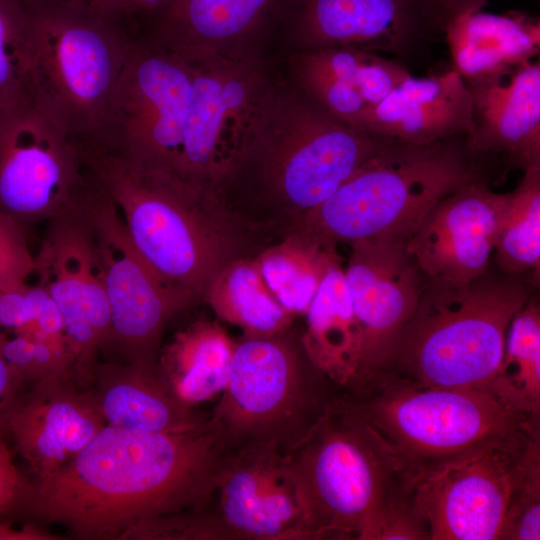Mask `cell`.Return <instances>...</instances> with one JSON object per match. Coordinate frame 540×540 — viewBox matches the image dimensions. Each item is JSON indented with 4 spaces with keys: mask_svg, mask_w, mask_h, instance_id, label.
I'll return each instance as SVG.
<instances>
[{
    "mask_svg": "<svg viewBox=\"0 0 540 540\" xmlns=\"http://www.w3.org/2000/svg\"><path fill=\"white\" fill-rule=\"evenodd\" d=\"M383 141L336 118L303 91L271 88L249 150L217 202L242 235L281 239Z\"/></svg>",
    "mask_w": 540,
    "mask_h": 540,
    "instance_id": "cell-2",
    "label": "cell"
},
{
    "mask_svg": "<svg viewBox=\"0 0 540 540\" xmlns=\"http://www.w3.org/2000/svg\"><path fill=\"white\" fill-rule=\"evenodd\" d=\"M289 457L312 539L372 540L381 510L408 484L338 395Z\"/></svg>",
    "mask_w": 540,
    "mask_h": 540,
    "instance_id": "cell-9",
    "label": "cell"
},
{
    "mask_svg": "<svg viewBox=\"0 0 540 540\" xmlns=\"http://www.w3.org/2000/svg\"><path fill=\"white\" fill-rule=\"evenodd\" d=\"M345 278L360 328L361 350L353 388L383 366L413 315L426 277L406 249V239L350 245Z\"/></svg>",
    "mask_w": 540,
    "mask_h": 540,
    "instance_id": "cell-17",
    "label": "cell"
},
{
    "mask_svg": "<svg viewBox=\"0 0 540 540\" xmlns=\"http://www.w3.org/2000/svg\"><path fill=\"white\" fill-rule=\"evenodd\" d=\"M84 165L117 206L131 240L171 284L195 300L235 252L242 236L214 196L144 171L91 141Z\"/></svg>",
    "mask_w": 540,
    "mask_h": 540,
    "instance_id": "cell-4",
    "label": "cell"
},
{
    "mask_svg": "<svg viewBox=\"0 0 540 540\" xmlns=\"http://www.w3.org/2000/svg\"><path fill=\"white\" fill-rule=\"evenodd\" d=\"M222 392L208 422L229 453L248 447L289 453L326 416L339 389L313 364L291 325L236 342Z\"/></svg>",
    "mask_w": 540,
    "mask_h": 540,
    "instance_id": "cell-7",
    "label": "cell"
},
{
    "mask_svg": "<svg viewBox=\"0 0 540 540\" xmlns=\"http://www.w3.org/2000/svg\"><path fill=\"white\" fill-rule=\"evenodd\" d=\"M292 60L347 83L370 109L412 76L400 63L355 47L302 50Z\"/></svg>",
    "mask_w": 540,
    "mask_h": 540,
    "instance_id": "cell-32",
    "label": "cell"
},
{
    "mask_svg": "<svg viewBox=\"0 0 540 540\" xmlns=\"http://www.w3.org/2000/svg\"><path fill=\"white\" fill-rule=\"evenodd\" d=\"M24 2H49V1H63V0H23Z\"/></svg>",
    "mask_w": 540,
    "mask_h": 540,
    "instance_id": "cell-42",
    "label": "cell"
},
{
    "mask_svg": "<svg viewBox=\"0 0 540 540\" xmlns=\"http://www.w3.org/2000/svg\"><path fill=\"white\" fill-rule=\"evenodd\" d=\"M304 315L307 355L339 390L346 388L358 368L361 337L340 259L328 268Z\"/></svg>",
    "mask_w": 540,
    "mask_h": 540,
    "instance_id": "cell-25",
    "label": "cell"
},
{
    "mask_svg": "<svg viewBox=\"0 0 540 540\" xmlns=\"http://www.w3.org/2000/svg\"><path fill=\"white\" fill-rule=\"evenodd\" d=\"M282 0H170L145 35L186 59L251 56L244 45L264 29Z\"/></svg>",
    "mask_w": 540,
    "mask_h": 540,
    "instance_id": "cell-23",
    "label": "cell"
},
{
    "mask_svg": "<svg viewBox=\"0 0 540 540\" xmlns=\"http://www.w3.org/2000/svg\"><path fill=\"white\" fill-rule=\"evenodd\" d=\"M84 201L48 221L34 272L62 317L74 380L88 388L109 331L110 309Z\"/></svg>",
    "mask_w": 540,
    "mask_h": 540,
    "instance_id": "cell-14",
    "label": "cell"
},
{
    "mask_svg": "<svg viewBox=\"0 0 540 540\" xmlns=\"http://www.w3.org/2000/svg\"><path fill=\"white\" fill-rule=\"evenodd\" d=\"M204 300L216 316L239 327L245 336H269L289 328L295 316L266 285L254 259L236 257L206 286Z\"/></svg>",
    "mask_w": 540,
    "mask_h": 540,
    "instance_id": "cell-28",
    "label": "cell"
},
{
    "mask_svg": "<svg viewBox=\"0 0 540 540\" xmlns=\"http://www.w3.org/2000/svg\"><path fill=\"white\" fill-rule=\"evenodd\" d=\"M532 436L521 446L485 450L410 477L430 540H499L514 461Z\"/></svg>",
    "mask_w": 540,
    "mask_h": 540,
    "instance_id": "cell-16",
    "label": "cell"
},
{
    "mask_svg": "<svg viewBox=\"0 0 540 540\" xmlns=\"http://www.w3.org/2000/svg\"><path fill=\"white\" fill-rule=\"evenodd\" d=\"M34 273L25 225L0 212V292L10 291L26 284Z\"/></svg>",
    "mask_w": 540,
    "mask_h": 540,
    "instance_id": "cell-36",
    "label": "cell"
},
{
    "mask_svg": "<svg viewBox=\"0 0 540 540\" xmlns=\"http://www.w3.org/2000/svg\"><path fill=\"white\" fill-rule=\"evenodd\" d=\"M486 391L513 411L540 417V307L535 298L512 319Z\"/></svg>",
    "mask_w": 540,
    "mask_h": 540,
    "instance_id": "cell-30",
    "label": "cell"
},
{
    "mask_svg": "<svg viewBox=\"0 0 540 540\" xmlns=\"http://www.w3.org/2000/svg\"><path fill=\"white\" fill-rule=\"evenodd\" d=\"M517 276L470 282L426 278L417 307L378 372L421 385L485 390L507 331L529 300Z\"/></svg>",
    "mask_w": 540,
    "mask_h": 540,
    "instance_id": "cell-5",
    "label": "cell"
},
{
    "mask_svg": "<svg viewBox=\"0 0 540 540\" xmlns=\"http://www.w3.org/2000/svg\"><path fill=\"white\" fill-rule=\"evenodd\" d=\"M106 426L89 391L72 376H49L35 382L9 417L13 438L37 482L73 460Z\"/></svg>",
    "mask_w": 540,
    "mask_h": 540,
    "instance_id": "cell-19",
    "label": "cell"
},
{
    "mask_svg": "<svg viewBox=\"0 0 540 540\" xmlns=\"http://www.w3.org/2000/svg\"><path fill=\"white\" fill-rule=\"evenodd\" d=\"M428 34L423 0H297L294 35L302 50L355 47L403 56Z\"/></svg>",
    "mask_w": 540,
    "mask_h": 540,
    "instance_id": "cell-21",
    "label": "cell"
},
{
    "mask_svg": "<svg viewBox=\"0 0 540 540\" xmlns=\"http://www.w3.org/2000/svg\"><path fill=\"white\" fill-rule=\"evenodd\" d=\"M338 259L334 246L297 232L254 258L274 297L294 316L305 314L325 273Z\"/></svg>",
    "mask_w": 540,
    "mask_h": 540,
    "instance_id": "cell-29",
    "label": "cell"
},
{
    "mask_svg": "<svg viewBox=\"0 0 540 540\" xmlns=\"http://www.w3.org/2000/svg\"><path fill=\"white\" fill-rule=\"evenodd\" d=\"M501 540L540 539V432L517 455Z\"/></svg>",
    "mask_w": 540,
    "mask_h": 540,
    "instance_id": "cell-34",
    "label": "cell"
},
{
    "mask_svg": "<svg viewBox=\"0 0 540 540\" xmlns=\"http://www.w3.org/2000/svg\"><path fill=\"white\" fill-rule=\"evenodd\" d=\"M191 87L188 59L138 35L98 129L87 141L180 182Z\"/></svg>",
    "mask_w": 540,
    "mask_h": 540,
    "instance_id": "cell-10",
    "label": "cell"
},
{
    "mask_svg": "<svg viewBox=\"0 0 540 540\" xmlns=\"http://www.w3.org/2000/svg\"><path fill=\"white\" fill-rule=\"evenodd\" d=\"M33 67L29 10L23 0H0V115L36 101Z\"/></svg>",
    "mask_w": 540,
    "mask_h": 540,
    "instance_id": "cell-33",
    "label": "cell"
},
{
    "mask_svg": "<svg viewBox=\"0 0 540 540\" xmlns=\"http://www.w3.org/2000/svg\"><path fill=\"white\" fill-rule=\"evenodd\" d=\"M204 540H310L289 453H230L211 502L199 510Z\"/></svg>",
    "mask_w": 540,
    "mask_h": 540,
    "instance_id": "cell-15",
    "label": "cell"
},
{
    "mask_svg": "<svg viewBox=\"0 0 540 540\" xmlns=\"http://www.w3.org/2000/svg\"><path fill=\"white\" fill-rule=\"evenodd\" d=\"M229 456L208 421L178 432L106 425L24 508L78 539L123 540L143 522L207 506Z\"/></svg>",
    "mask_w": 540,
    "mask_h": 540,
    "instance_id": "cell-1",
    "label": "cell"
},
{
    "mask_svg": "<svg viewBox=\"0 0 540 540\" xmlns=\"http://www.w3.org/2000/svg\"><path fill=\"white\" fill-rule=\"evenodd\" d=\"M88 391L110 426L178 432L198 428L210 416L183 402L163 380L157 363L98 362Z\"/></svg>",
    "mask_w": 540,
    "mask_h": 540,
    "instance_id": "cell-24",
    "label": "cell"
},
{
    "mask_svg": "<svg viewBox=\"0 0 540 540\" xmlns=\"http://www.w3.org/2000/svg\"><path fill=\"white\" fill-rule=\"evenodd\" d=\"M464 79L473 100L466 149L476 158L499 156L523 171L540 167L539 61Z\"/></svg>",
    "mask_w": 540,
    "mask_h": 540,
    "instance_id": "cell-20",
    "label": "cell"
},
{
    "mask_svg": "<svg viewBox=\"0 0 540 540\" xmlns=\"http://www.w3.org/2000/svg\"><path fill=\"white\" fill-rule=\"evenodd\" d=\"M62 537L55 535L35 524H25L22 528H15L11 523L0 521V540H59Z\"/></svg>",
    "mask_w": 540,
    "mask_h": 540,
    "instance_id": "cell-41",
    "label": "cell"
},
{
    "mask_svg": "<svg viewBox=\"0 0 540 540\" xmlns=\"http://www.w3.org/2000/svg\"><path fill=\"white\" fill-rule=\"evenodd\" d=\"M92 184L78 142L37 100L0 115V212L48 222L78 208Z\"/></svg>",
    "mask_w": 540,
    "mask_h": 540,
    "instance_id": "cell-13",
    "label": "cell"
},
{
    "mask_svg": "<svg viewBox=\"0 0 540 540\" xmlns=\"http://www.w3.org/2000/svg\"><path fill=\"white\" fill-rule=\"evenodd\" d=\"M234 345L218 321L196 320L161 346L159 374L183 402L196 406L224 389Z\"/></svg>",
    "mask_w": 540,
    "mask_h": 540,
    "instance_id": "cell-27",
    "label": "cell"
},
{
    "mask_svg": "<svg viewBox=\"0 0 540 540\" xmlns=\"http://www.w3.org/2000/svg\"><path fill=\"white\" fill-rule=\"evenodd\" d=\"M84 209L110 309L100 352L109 355L107 361L157 363L166 323L196 300L139 252L117 206L94 179Z\"/></svg>",
    "mask_w": 540,
    "mask_h": 540,
    "instance_id": "cell-12",
    "label": "cell"
},
{
    "mask_svg": "<svg viewBox=\"0 0 540 540\" xmlns=\"http://www.w3.org/2000/svg\"><path fill=\"white\" fill-rule=\"evenodd\" d=\"M455 69L464 78L501 73L539 51V24L523 16L462 15L445 29Z\"/></svg>",
    "mask_w": 540,
    "mask_h": 540,
    "instance_id": "cell-26",
    "label": "cell"
},
{
    "mask_svg": "<svg viewBox=\"0 0 540 540\" xmlns=\"http://www.w3.org/2000/svg\"><path fill=\"white\" fill-rule=\"evenodd\" d=\"M507 198L478 180L437 202L406 239L423 275L464 283L486 274Z\"/></svg>",
    "mask_w": 540,
    "mask_h": 540,
    "instance_id": "cell-18",
    "label": "cell"
},
{
    "mask_svg": "<svg viewBox=\"0 0 540 540\" xmlns=\"http://www.w3.org/2000/svg\"><path fill=\"white\" fill-rule=\"evenodd\" d=\"M33 486L18 471L11 450L0 432V514L24 507L32 494Z\"/></svg>",
    "mask_w": 540,
    "mask_h": 540,
    "instance_id": "cell-37",
    "label": "cell"
},
{
    "mask_svg": "<svg viewBox=\"0 0 540 540\" xmlns=\"http://www.w3.org/2000/svg\"><path fill=\"white\" fill-rule=\"evenodd\" d=\"M26 384L0 355V432L3 434L9 417L26 394Z\"/></svg>",
    "mask_w": 540,
    "mask_h": 540,
    "instance_id": "cell-40",
    "label": "cell"
},
{
    "mask_svg": "<svg viewBox=\"0 0 540 540\" xmlns=\"http://www.w3.org/2000/svg\"><path fill=\"white\" fill-rule=\"evenodd\" d=\"M496 260L507 276H519L540 266V167L524 170L508 193L494 240Z\"/></svg>",
    "mask_w": 540,
    "mask_h": 540,
    "instance_id": "cell-31",
    "label": "cell"
},
{
    "mask_svg": "<svg viewBox=\"0 0 540 540\" xmlns=\"http://www.w3.org/2000/svg\"><path fill=\"white\" fill-rule=\"evenodd\" d=\"M338 400L406 475L495 448L524 444L540 417L506 407L485 390L421 385L377 372Z\"/></svg>",
    "mask_w": 540,
    "mask_h": 540,
    "instance_id": "cell-3",
    "label": "cell"
},
{
    "mask_svg": "<svg viewBox=\"0 0 540 540\" xmlns=\"http://www.w3.org/2000/svg\"><path fill=\"white\" fill-rule=\"evenodd\" d=\"M0 355L27 383L55 375L73 377L74 357L66 339L0 332Z\"/></svg>",
    "mask_w": 540,
    "mask_h": 540,
    "instance_id": "cell-35",
    "label": "cell"
},
{
    "mask_svg": "<svg viewBox=\"0 0 540 540\" xmlns=\"http://www.w3.org/2000/svg\"><path fill=\"white\" fill-rule=\"evenodd\" d=\"M472 128V95L455 68L429 77H409L372 107L362 124L374 137L412 145L467 136Z\"/></svg>",
    "mask_w": 540,
    "mask_h": 540,
    "instance_id": "cell-22",
    "label": "cell"
},
{
    "mask_svg": "<svg viewBox=\"0 0 540 540\" xmlns=\"http://www.w3.org/2000/svg\"><path fill=\"white\" fill-rule=\"evenodd\" d=\"M97 12L121 20L137 32L170 0H81Z\"/></svg>",
    "mask_w": 540,
    "mask_h": 540,
    "instance_id": "cell-38",
    "label": "cell"
},
{
    "mask_svg": "<svg viewBox=\"0 0 540 540\" xmlns=\"http://www.w3.org/2000/svg\"><path fill=\"white\" fill-rule=\"evenodd\" d=\"M476 159L465 136L429 145L384 140L292 233L334 247L407 239L442 198L481 180Z\"/></svg>",
    "mask_w": 540,
    "mask_h": 540,
    "instance_id": "cell-6",
    "label": "cell"
},
{
    "mask_svg": "<svg viewBox=\"0 0 540 540\" xmlns=\"http://www.w3.org/2000/svg\"><path fill=\"white\" fill-rule=\"evenodd\" d=\"M24 3L33 28L36 100L74 141H87L98 129L138 33L81 0Z\"/></svg>",
    "mask_w": 540,
    "mask_h": 540,
    "instance_id": "cell-8",
    "label": "cell"
},
{
    "mask_svg": "<svg viewBox=\"0 0 540 540\" xmlns=\"http://www.w3.org/2000/svg\"><path fill=\"white\" fill-rule=\"evenodd\" d=\"M188 60L192 87L179 180L215 196L248 152L271 87L252 56Z\"/></svg>",
    "mask_w": 540,
    "mask_h": 540,
    "instance_id": "cell-11",
    "label": "cell"
},
{
    "mask_svg": "<svg viewBox=\"0 0 540 540\" xmlns=\"http://www.w3.org/2000/svg\"><path fill=\"white\" fill-rule=\"evenodd\" d=\"M488 0H423L424 14L431 33L444 32L462 15L477 12Z\"/></svg>",
    "mask_w": 540,
    "mask_h": 540,
    "instance_id": "cell-39",
    "label": "cell"
}]
</instances>
